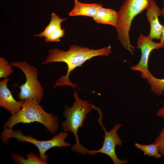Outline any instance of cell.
<instances>
[{"label": "cell", "mask_w": 164, "mask_h": 164, "mask_svg": "<svg viewBox=\"0 0 164 164\" xmlns=\"http://www.w3.org/2000/svg\"><path fill=\"white\" fill-rule=\"evenodd\" d=\"M135 145L137 149L143 152L145 155L154 157L156 159H159L162 156L157 145L154 143L149 145H142L136 143Z\"/></svg>", "instance_id": "obj_16"}, {"label": "cell", "mask_w": 164, "mask_h": 164, "mask_svg": "<svg viewBox=\"0 0 164 164\" xmlns=\"http://www.w3.org/2000/svg\"><path fill=\"white\" fill-rule=\"evenodd\" d=\"M137 49H140L141 52V59L136 65L131 66V69L134 71H138L141 73L142 78L146 79L149 71L148 67L149 56L152 51L154 49H159L164 47L160 42H153L152 39L140 33L138 38Z\"/></svg>", "instance_id": "obj_8"}, {"label": "cell", "mask_w": 164, "mask_h": 164, "mask_svg": "<svg viewBox=\"0 0 164 164\" xmlns=\"http://www.w3.org/2000/svg\"><path fill=\"white\" fill-rule=\"evenodd\" d=\"M163 27L162 31L161 36L159 42L160 44L164 46V24L162 25Z\"/></svg>", "instance_id": "obj_20"}, {"label": "cell", "mask_w": 164, "mask_h": 164, "mask_svg": "<svg viewBox=\"0 0 164 164\" xmlns=\"http://www.w3.org/2000/svg\"><path fill=\"white\" fill-rule=\"evenodd\" d=\"M153 0H125L117 12V25L115 27L117 37L122 45L134 55V47L130 43L129 31L132 21L151 5Z\"/></svg>", "instance_id": "obj_4"}, {"label": "cell", "mask_w": 164, "mask_h": 164, "mask_svg": "<svg viewBox=\"0 0 164 164\" xmlns=\"http://www.w3.org/2000/svg\"><path fill=\"white\" fill-rule=\"evenodd\" d=\"M39 104L34 100H25L21 110L17 113L11 115L4 123V128L12 129L15 125L19 123L37 122L43 124L50 132L56 133L58 128L57 118L46 112Z\"/></svg>", "instance_id": "obj_2"}, {"label": "cell", "mask_w": 164, "mask_h": 164, "mask_svg": "<svg viewBox=\"0 0 164 164\" xmlns=\"http://www.w3.org/2000/svg\"><path fill=\"white\" fill-rule=\"evenodd\" d=\"M153 143L157 145L159 153L164 158V126Z\"/></svg>", "instance_id": "obj_18"}, {"label": "cell", "mask_w": 164, "mask_h": 164, "mask_svg": "<svg viewBox=\"0 0 164 164\" xmlns=\"http://www.w3.org/2000/svg\"><path fill=\"white\" fill-rule=\"evenodd\" d=\"M111 48L109 46L94 50L73 45L70 46L69 50L67 51L53 49L49 50L48 56L42 64H46L56 62L66 63L67 66V73L56 80L54 88L58 86H67L75 88L77 85L72 83L69 78L71 72L77 67L81 66L86 61L94 56H108L111 53Z\"/></svg>", "instance_id": "obj_1"}, {"label": "cell", "mask_w": 164, "mask_h": 164, "mask_svg": "<svg viewBox=\"0 0 164 164\" xmlns=\"http://www.w3.org/2000/svg\"><path fill=\"white\" fill-rule=\"evenodd\" d=\"M51 19L49 25L41 33L33 36L41 38L44 37L45 42H58L65 36V29L61 28V23L67 19L61 18L59 15L53 12L51 14Z\"/></svg>", "instance_id": "obj_9"}, {"label": "cell", "mask_w": 164, "mask_h": 164, "mask_svg": "<svg viewBox=\"0 0 164 164\" xmlns=\"http://www.w3.org/2000/svg\"><path fill=\"white\" fill-rule=\"evenodd\" d=\"M9 80V79L6 78L0 82V106L6 108L13 115L21 110L25 100H20L18 101L15 100L7 87Z\"/></svg>", "instance_id": "obj_10"}, {"label": "cell", "mask_w": 164, "mask_h": 164, "mask_svg": "<svg viewBox=\"0 0 164 164\" xmlns=\"http://www.w3.org/2000/svg\"><path fill=\"white\" fill-rule=\"evenodd\" d=\"M146 10L147 19L150 25V31L148 37L152 39H160L163 27L159 20V17L162 14L161 10L154 0H153Z\"/></svg>", "instance_id": "obj_11"}, {"label": "cell", "mask_w": 164, "mask_h": 164, "mask_svg": "<svg viewBox=\"0 0 164 164\" xmlns=\"http://www.w3.org/2000/svg\"><path fill=\"white\" fill-rule=\"evenodd\" d=\"M162 15L164 16V5H163L162 9L161 10Z\"/></svg>", "instance_id": "obj_21"}, {"label": "cell", "mask_w": 164, "mask_h": 164, "mask_svg": "<svg viewBox=\"0 0 164 164\" xmlns=\"http://www.w3.org/2000/svg\"><path fill=\"white\" fill-rule=\"evenodd\" d=\"M10 64L20 68L26 77L25 83L19 87L20 90L18 97L20 100H34L40 104L43 97L44 91L37 79V69L25 61H14Z\"/></svg>", "instance_id": "obj_6"}, {"label": "cell", "mask_w": 164, "mask_h": 164, "mask_svg": "<svg viewBox=\"0 0 164 164\" xmlns=\"http://www.w3.org/2000/svg\"><path fill=\"white\" fill-rule=\"evenodd\" d=\"M146 79L150 86L151 91L156 95H162L164 91V78H157L154 77L149 71Z\"/></svg>", "instance_id": "obj_15"}, {"label": "cell", "mask_w": 164, "mask_h": 164, "mask_svg": "<svg viewBox=\"0 0 164 164\" xmlns=\"http://www.w3.org/2000/svg\"><path fill=\"white\" fill-rule=\"evenodd\" d=\"M157 116L164 118V106L159 108L156 112Z\"/></svg>", "instance_id": "obj_19"}, {"label": "cell", "mask_w": 164, "mask_h": 164, "mask_svg": "<svg viewBox=\"0 0 164 164\" xmlns=\"http://www.w3.org/2000/svg\"><path fill=\"white\" fill-rule=\"evenodd\" d=\"M93 19L98 23L110 25L115 27L117 25V12L112 9L102 6L97 10Z\"/></svg>", "instance_id": "obj_13"}, {"label": "cell", "mask_w": 164, "mask_h": 164, "mask_svg": "<svg viewBox=\"0 0 164 164\" xmlns=\"http://www.w3.org/2000/svg\"><path fill=\"white\" fill-rule=\"evenodd\" d=\"M102 6L98 3H84L75 0L74 5L69 13L70 16H85L93 17L98 9Z\"/></svg>", "instance_id": "obj_12"}, {"label": "cell", "mask_w": 164, "mask_h": 164, "mask_svg": "<svg viewBox=\"0 0 164 164\" xmlns=\"http://www.w3.org/2000/svg\"><path fill=\"white\" fill-rule=\"evenodd\" d=\"M75 101L72 106L69 107L65 105L63 116L66 120L61 123L64 132L73 133L76 138V143L71 148L73 152L84 155L87 154L88 149L83 146L80 142L77 135L78 129L83 125L87 114L90 113L92 108L91 104L87 101H83L78 97L77 91H74Z\"/></svg>", "instance_id": "obj_3"}, {"label": "cell", "mask_w": 164, "mask_h": 164, "mask_svg": "<svg viewBox=\"0 0 164 164\" xmlns=\"http://www.w3.org/2000/svg\"><path fill=\"white\" fill-rule=\"evenodd\" d=\"M26 156L27 159H25L23 156L17 154L12 153L11 155L14 162L18 164H46L47 163L46 160L41 157H38L33 153H28L26 155Z\"/></svg>", "instance_id": "obj_14"}, {"label": "cell", "mask_w": 164, "mask_h": 164, "mask_svg": "<svg viewBox=\"0 0 164 164\" xmlns=\"http://www.w3.org/2000/svg\"><path fill=\"white\" fill-rule=\"evenodd\" d=\"M94 109L97 110L99 115L98 121L100 125L102 126L104 135V141L102 147L98 150H88L87 154L91 155H96L97 153H101L108 156L112 159L114 164H126L128 160H121L117 157L115 152V148L117 145L121 146L122 141L121 139L117 133V131L121 127L122 124H117L114 125L112 129L107 131L102 122L103 114L100 109L94 106Z\"/></svg>", "instance_id": "obj_7"}, {"label": "cell", "mask_w": 164, "mask_h": 164, "mask_svg": "<svg viewBox=\"0 0 164 164\" xmlns=\"http://www.w3.org/2000/svg\"><path fill=\"white\" fill-rule=\"evenodd\" d=\"M12 66L3 57L0 58V78H6L13 72Z\"/></svg>", "instance_id": "obj_17"}, {"label": "cell", "mask_w": 164, "mask_h": 164, "mask_svg": "<svg viewBox=\"0 0 164 164\" xmlns=\"http://www.w3.org/2000/svg\"><path fill=\"white\" fill-rule=\"evenodd\" d=\"M67 136V132H61L50 140L39 141L30 135H24L20 130L14 131L12 129L4 128V130L1 134V138L2 142L6 144L8 143V139L12 137L15 138L19 142H27L33 144L38 149L40 157L46 161L48 157L45 153L48 150L55 147H63L71 146L70 143L65 141Z\"/></svg>", "instance_id": "obj_5"}]
</instances>
